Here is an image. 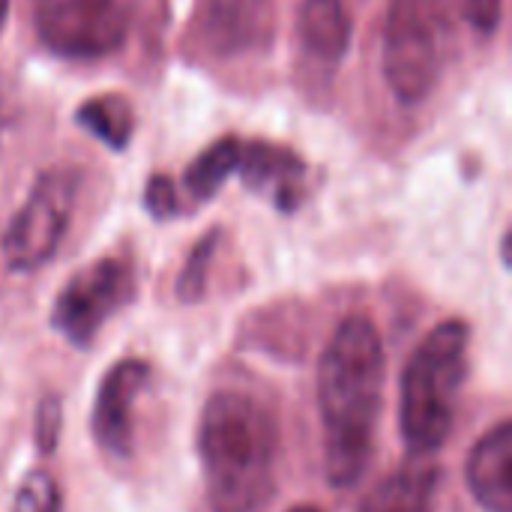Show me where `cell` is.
<instances>
[{"label":"cell","instance_id":"6da1fadb","mask_svg":"<svg viewBox=\"0 0 512 512\" xmlns=\"http://www.w3.org/2000/svg\"><path fill=\"white\" fill-rule=\"evenodd\" d=\"M384 399V345L378 327L354 315L339 324L318 369L324 462L333 486H354L372 453Z\"/></svg>","mask_w":512,"mask_h":512},{"label":"cell","instance_id":"7a4b0ae2","mask_svg":"<svg viewBox=\"0 0 512 512\" xmlns=\"http://www.w3.org/2000/svg\"><path fill=\"white\" fill-rule=\"evenodd\" d=\"M198 456L210 512H261L276 495L279 426L243 390H219L198 420Z\"/></svg>","mask_w":512,"mask_h":512},{"label":"cell","instance_id":"3957f363","mask_svg":"<svg viewBox=\"0 0 512 512\" xmlns=\"http://www.w3.org/2000/svg\"><path fill=\"white\" fill-rule=\"evenodd\" d=\"M468 324L447 321L435 327L411 354L402 375V435L414 456L447 444L456 423V399L468 363Z\"/></svg>","mask_w":512,"mask_h":512},{"label":"cell","instance_id":"277c9868","mask_svg":"<svg viewBox=\"0 0 512 512\" xmlns=\"http://www.w3.org/2000/svg\"><path fill=\"white\" fill-rule=\"evenodd\" d=\"M450 36L447 0H390L384 75L399 102H423L438 84Z\"/></svg>","mask_w":512,"mask_h":512},{"label":"cell","instance_id":"5b68a950","mask_svg":"<svg viewBox=\"0 0 512 512\" xmlns=\"http://www.w3.org/2000/svg\"><path fill=\"white\" fill-rule=\"evenodd\" d=\"M75 189L78 180L66 168H51L39 174L27 201L12 216L3 234V258L12 270L18 273L39 270L57 255L69 231Z\"/></svg>","mask_w":512,"mask_h":512},{"label":"cell","instance_id":"8992f818","mask_svg":"<svg viewBox=\"0 0 512 512\" xmlns=\"http://www.w3.org/2000/svg\"><path fill=\"white\" fill-rule=\"evenodd\" d=\"M135 294L132 267L123 258H99L78 270L57 294L51 327L75 348H87L111 315H117Z\"/></svg>","mask_w":512,"mask_h":512},{"label":"cell","instance_id":"52a82bcc","mask_svg":"<svg viewBox=\"0 0 512 512\" xmlns=\"http://www.w3.org/2000/svg\"><path fill=\"white\" fill-rule=\"evenodd\" d=\"M126 30L123 0H36V33L60 57H105L123 45Z\"/></svg>","mask_w":512,"mask_h":512},{"label":"cell","instance_id":"ba28073f","mask_svg":"<svg viewBox=\"0 0 512 512\" xmlns=\"http://www.w3.org/2000/svg\"><path fill=\"white\" fill-rule=\"evenodd\" d=\"M147 381H150V366L144 360H120L99 381L90 429L96 444L114 459H126L132 453V441H135L132 411Z\"/></svg>","mask_w":512,"mask_h":512},{"label":"cell","instance_id":"9c48e42d","mask_svg":"<svg viewBox=\"0 0 512 512\" xmlns=\"http://www.w3.org/2000/svg\"><path fill=\"white\" fill-rule=\"evenodd\" d=\"M279 0H210L207 33L225 54L264 45L276 30Z\"/></svg>","mask_w":512,"mask_h":512},{"label":"cell","instance_id":"30bf717a","mask_svg":"<svg viewBox=\"0 0 512 512\" xmlns=\"http://www.w3.org/2000/svg\"><path fill=\"white\" fill-rule=\"evenodd\" d=\"M468 486L489 512H512V423L483 435L468 456Z\"/></svg>","mask_w":512,"mask_h":512},{"label":"cell","instance_id":"8fae6325","mask_svg":"<svg viewBox=\"0 0 512 512\" xmlns=\"http://www.w3.org/2000/svg\"><path fill=\"white\" fill-rule=\"evenodd\" d=\"M237 171L243 174V180L252 189L273 192V201L282 210H291L297 204V189H300L303 165L288 150L273 147V144H261V141L243 144V156H240V168Z\"/></svg>","mask_w":512,"mask_h":512},{"label":"cell","instance_id":"7c38bea8","mask_svg":"<svg viewBox=\"0 0 512 512\" xmlns=\"http://www.w3.org/2000/svg\"><path fill=\"white\" fill-rule=\"evenodd\" d=\"M438 489V468L405 465L384 477L360 504V512H432Z\"/></svg>","mask_w":512,"mask_h":512},{"label":"cell","instance_id":"4fadbf2b","mask_svg":"<svg viewBox=\"0 0 512 512\" xmlns=\"http://www.w3.org/2000/svg\"><path fill=\"white\" fill-rule=\"evenodd\" d=\"M300 39L309 54L321 60H339L351 42V18L342 0H303Z\"/></svg>","mask_w":512,"mask_h":512},{"label":"cell","instance_id":"5bb4252c","mask_svg":"<svg viewBox=\"0 0 512 512\" xmlns=\"http://www.w3.org/2000/svg\"><path fill=\"white\" fill-rule=\"evenodd\" d=\"M240 156H243V144L237 138H222L216 144H210L189 168L183 177L186 192L195 201H204L210 195L219 192V186L240 168Z\"/></svg>","mask_w":512,"mask_h":512},{"label":"cell","instance_id":"9a60e30c","mask_svg":"<svg viewBox=\"0 0 512 512\" xmlns=\"http://www.w3.org/2000/svg\"><path fill=\"white\" fill-rule=\"evenodd\" d=\"M78 123L114 150H123L135 129L132 108L120 96H99L84 102L78 111Z\"/></svg>","mask_w":512,"mask_h":512},{"label":"cell","instance_id":"2e32d148","mask_svg":"<svg viewBox=\"0 0 512 512\" xmlns=\"http://www.w3.org/2000/svg\"><path fill=\"white\" fill-rule=\"evenodd\" d=\"M60 507H63L60 486L45 468L24 474V480L15 489L12 512H60Z\"/></svg>","mask_w":512,"mask_h":512},{"label":"cell","instance_id":"e0dca14e","mask_svg":"<svg viewBox=\"0 0 512 512\" xmlns=\"http://www.w3.org/2000/svg\"><path fill=\"white\" fill-rule=\"evenodd\" d=\"M216 237L219 234H207L189 255L180 279H177V294L180 300L192 303V300H201L204 294V285H207V270H210V261H213V252H216Z\"/></svg>","mask_w":512,"mask_h":512},{"label":"cell","instance_id":"ac0fdd59","mask_svg":"<svg viewBox=\"0 0 512 512\" xmlns=\"http://www.w3.org/2000/svg\"><path fill=\"white\" fill-rule=\"evenodd\" d=\"M60 423H63L60 402L54 396H45L36 411V441H39L42 453H54L57 438H60Z\"/></svg>","mask_w":512,"mask_h":512},{"label":"cell","instance_id":"d6986e66","mask_svg":"<svg viewBox=\"0 0 512 512\" xmlns=\"http://www.w3.org/2000/svg\"><path fill=\"white\" fill-rule=\"evenodd\" d=\"M144 204H147V210L156 216V219H168V216H174L177 213V189H174V183L168 180V177H162V174H156L150 183H147V195H144Z\"/></svg>","mask_w":512,"mask_h":512},{"label":"cell","instance_id":"ffe728a7","mask_svg":"<svg viewBox=\"0 0 512 512\" xmlns=\"http://www.w3.org/2000/svg\"><path fill=\"white\" fill-rule=\"evenodd\" d=\"M462 12L474 30L492 33L501 18V0H462Z\"/></svg>","mask_w":512,"mask_h":512},{"label":"cell","instance_id":"44dd1931","mask_svg":"<svg viewBox=\"0 0 512 512\" xmlns=\"http://www.w3.org/2000/svg\"><path fill=\"white\" fill-rule=\"evenodd\" d=\"M6 9H9V0H0V27H3V18H6Z\"/></svg>","mask_w":512,"mask_h":512},{"label":"cell","instance_id":"7402d4cb","mask_svg":"<svg viewBox=\"0 0 512 512\" xmlns=\"http://www.w3.org/2000/svg\"><path fill=\"white\" fill-rule=\"evenodd\" d=\"M291 512H318V510H315V507H294Z\"/></svg>","mask_w":512,"mask_h":512}]
</instances>
